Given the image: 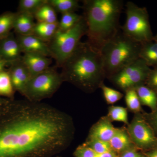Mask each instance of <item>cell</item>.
<instances>
[{
    "mask_svg": "<svg viewBox=\"0 0 157 157\" xmlns=\"http://www.w3.org/2000/svg\"><path fill=\"white\" fill-rule=\"evenodd\" d=\"M75 133L73 118L49 104L27 99L0 104V157H54Z\"/></svg>",
    "mask_w": 157,
    "mask_h": 157,
    "instance_id": "6da1fadb",
    "label": "cell"
},
{
    "mask_svg": "<svg viewBox=\"0 0 157 157\" xmlns=\"http://www.w3.org/2000/svg\"><path fill=\"white\" fill-rule=\"evenodd\" d=\"M61 68L64 82L86 94L95 92L107 78L101 52L87 42H80Z\"/></svg>",
    "mask_w": 157,
    "mask_h": 157,
    "instance_id": "7a4b0ae2",
    "label": "cell"
},
{
    "mask_svg": "<svg viewBox=\"0 0 157 157\" xmlns=\"http://www.w3.org/2000/svg\"><path fill=\"white\" fill-rule=\"evenodd\" d=\"M84 17L87 42L100 51L121 30L119 20L123 9L122 0H85Z\"/></svg>",
    "mask_w": 157,
    "mask_h": 157,
    "instance_id": "3957f363",
    "label": "cell"
},
{
    "mask_svg": "<svg viewBox=\"0 0 157 157\" xmlns=\"http://www.w3.org/2000/svg\"><path fill=\"white\" fill-rule=\"evenodd\" d=\"M141 45L124 35L121 29L100 51L106 78L139 58Z\"/></svg>",
    "mask_w": 157,
    "mask_h": 157,
    "instance_id": "277c9868",
    "label": "cell"
},
{
    "mask_svg": "<svg viewBox=\"0 0 157 157\" xmlns=\"http://www.w3.org/2000/svg\"><path fill=\"white\" fill-rule=\"evenodd\" d=\"M87 30L86 21L83 16L74 27L69 30H58L48 44L51 57L55 60L58 67H61L66 60L73 53L81 42L82 37L86 35Z\"/></svg>",
    "mask_w": 157,
    "mask_h": 157,
    "instance_id": "5b68a950",
    "label": "cell"
},
{
    "mask_svg": "<svg viewBox=\"0 0 157 157\" xmlns=\"http://www.w3.org/2000/svg\"><path fill=\"white\" fill-rule=\"evenodd\" d=\"M126 7V20L121 28L123 33L141 44L152 40L154 36L146 8L138 7L132 2H128Z\"/></svg>",
    "mask_w": 157,
    "mask_h": 157,
    "instance_id": "8992f818",
    "label": "cell"
},
{
    "mask_svg": "<svg viewBox=\"0 0 157 157\" xmlns=\"http://www.w3.org/2000/svg\"><path fill=\"white\" fill-rule=\"evenodd\" d=\"M63 82L60 73L49 68L31 78L23 96L29 101L41 102L52 97Z\"/></svg>",
    "mask_w": 157,
    "mask_h": 157,
    "instance_id": "52a82bcc",
    "label": "cell"
},
{
    "mask_svg": "<svg viewBox=\"0 0 157 157\" xmlns=\"http://www.w3.org/2000/svg\"><path fill=\"white\" fill-rule=\"evenodd\" d=\"M151 70L146 63L139 58L107 79L124 93L127 90L145 84Z\"/></svg>",
    "mask_w": 157,
    "mask_h": 157,
    "instance_id": "ba28073f",
    "label": "cell"
},
{
    "mask_svg": "<svg viewBox=\"0 0 157 157\" xmlns=\"http://www.w3.org/2000/svg\"><path fill=\"white\" fill-rule=\"evenodd\" d=\"M127 130L135 146L147 152L157 147V137L142 113L134 114Z\"/></svg>",
    "mask_w": 157,
    "mask_h": 157,
    "instance_id": "9c48e42d",
    "label": "cell"
},
{
    "mask_svg": "<svg viewBox=\"0 0 157 157\" xmlns=\"http://www.w3.org/2000/svg\"><path fill=\"white\" fill-rule=\"evenodd\" d=\"M8 72L15 91L23 95L25 90L31 76L21 59L10 64Z\"/></svg>",
    "mask_w": 157,
    "mask_h": 157,
    "instance_id": "30bf717a",
    "label": "cell"
},
{
    "mask_svg": "<svg viewBox=\"0 0 157 157\" xmlns=\"http://www.w3.org/2000/svg\"><path fill=\"white\" fill-rule=\"evenodd\" d=\"M22 54L17 37L13 33L0 39V57L9 64L21 59Z\"/></svg>",
    "mask_w": 157,
    "mask_h": 157,
    "instance_id": "8fae6325",
    "label": "cell"
},
{
    "mask_svg": "<svg viewBox=\"0 0 157 157\" xmlns=\"http://www.w3.org/2000/svg\"><path fill=\"white\" fill-rule=\"evenodd\" d=\"M117 128L107 115L101 117L90 129L87 139H98L109 142L115 134Z\"/></svg>",
    "mask_w": 157,
    "mask_h": 157,
    "instance_id": "7c38bea8",
    "label": "cell"
},
{
    "mask_svg": "<svg viewBox=\"0 0 157 157\" xmlns=\"http://www.w3.org/2000/svg\"><path fill=\"white\" fill-rule=\"evenodd\" d=\"M20 45L23 54L39 53L45 56L51 57L48 44L33 35L16 36Z\"/></svg>",
    "mask_w": 157,
    "mask_h": 157,
    "instance_id": "4fadbf2b",
    "label": "cell"
},
{
    "mask_svg": "<svg viewBox=\"0 0 157 157\" xmlns=\"http://www.w3.org/2000/svg\"><path fill=\"white\" fill-rule=\"evenodd\" d=\"M21 59L28 69L31 78L48 70L52 63L48 57L39 53H24Z\"/></svg>",
    "mask_w": 157,
    "mask_h": 157,
    "instance_id": "5bb4252c",
    "label": "cell"
},
{
    "mask_svg": "<svg viewBox=\"0 0 157 157\" xmlns=\"http://www.w3.org/2000/svg\"><path fill=\"white\" fill-rule=\"evenodd\" d=\"M109 143L112 150L118 155L128 149L135 147L129 135L126 125L117 128L115 134Z\"/></svg>",
    "mask_w": 157,
    "mask_h": 157,
    "instance_id": "9a60e30c",
    "label": "cell"
},
{
    "mask_svg": "<svg viewBox=\"0 0 157 157\" xmlns=\"http://www.w3.org/2000/svg\"><path fill=\"white\" fill-rule=\"evenodd\" d=\"M32 14L16 12L14 24V29L16 34L21 36L33 35L36 23Z\"/></svg>",
    "mask_w": 157,
    "mask_h": 157,
    "instance_id": "2e32d148",
    "label": "cell"
},
{
    "mask_svg": "<svg viewBox=\"0 0 157 157\" xmlns=\"http://www.w3.org/2000/svg\"><path fill=\"white\" fill-rule=\"evenodd\" d=\"M141 106L149 107L151 111L157 107V93L145 84L140 85L135 88Z\"/></svg>",
    "mask_w": 157,
    "mask_h": 157,
    "instance_id": "e0dca14e",
    "label": "cell"
},
{
    "mask_svg": "<svg viewBox=\"0 0 157 157\" xmlns=\"http://www.w3.org/2000/svg\"><path fill=\"white\" fill-rule=\"evenodd\" d=\"M139 58L149 67L157 68V43L154 41L141 43Z\"/></svg>",
    "mask_w": 157,
    "mask_h": 157,
    "instance_id": "ac0fdd59",
    "label": "cell"
},
{
    "mask_svg": "<svg viewBox=\"0 0 157 157\" xmlns=\"http://www.w3.org/2000/svg\"><path fill=\"white\" fill-rule=\"evenodd\" d=\"M59 29V23L37 22L36 23L33 35L45 42H49Z\"/></svg>",
    "mask_w": 157,
    "mask_h": 157,
    "instance_id": "d6986e66",
    "label": "cell"
},
{
    "mask_svg": "<svg viewBox=\"0 0 157 157\" xmlns=\"http://www.w3.org/2000/svg\"><path fill=\"white\" fill-rule=\"evenodd\" d=\"M37 22L57 23H59L57 12L50 4L47 3L43 5L34 15Z\"/></svg>",
    "mask_w": 157,
    "mask_h": 157,
    "instance_id": "ffe728a7",
    "label": "cell"
},
{
    "mask_svg": "<svg viewBox=\"0 0 157 157\" xmlns=\"http://www.w3.org/2000/svg\"><path fill=\"white\" fill-rule=\"evenodd\" d=\"M48 2L57 12L62 14L75 12L80 8L78 1L76 0H48Z\"/></svg>",
    "mask_w": 157,
    "mask_h": 157,
    "instance_id": "44dd1931",
    "label": "cell"
},
{
    "mask_svg": "<svg viewBox=\"0 0 157 157\" xmlns=\"http://www.w3.org/2000/svg\"><path fill=\"white\" fill-rule=\"evenodd\" d=\"M124 93L125 101L128 110L134 114L144 112L135 88L127 90Z\"/></svg>",
    "mask_w": 157,
    "mask_h": 157,
    "instance_id": "7402d4cb",
    "label": "cell"
},
{
    "mask_svg": "<svg viewBox=\"0 0 157 157\" xmlns=\"http://www.w3.org/2000/svg\"><path fill=\"white\" fill-rule=\"evenodd\" d=\"M15 91L8 71L0 72V97L3 96L13 100Z\"/></svg>",
    "mask_w": 157,
    "mask_h": 157,
    "instance_id": "603a6c76",
    "label": "cell"
},
{
    "mask_svg": "<svg viewBox=\"0 0 157 157\" xmlns=\"http://www.w3.org/2000/svg\"><path fill=\"white\" fill-rule=\"evenodd\" d=\"M16 13L6 12L0 15V39H3L11 33L14 28V20Z\"/></svg>",
    "mask_w": 157,
    "mask_h": 157,
    "instance_id": "cb8c5ba5",
    "label": "cell"
},
{
    "mask_svg": "<svg viewBox=\"0 0 157 157\" xmlns=\"http://www.w3.org/2000/svg\"><path fill=\"white\" fill-rule=\"evenodd\" d=\"M107 116L111 121L121 122L126 126L129 124L128 109L126 107L111 105L108 108Z\"/></svg>",
    "mask_w": 157,
    "mask_h": 157,
    "instance_id": "d4e9b609",
    "label": "cell"
},
{
    "mask_svg": "<svg viewBox=\"0 0 157 157\" xmlns=\"http://www.w3.org/2000/svg\"><path fill=\"white\" fill-rule=\"evenodd\" d=\"M83 16L76 14L75 12H68L62 14L59 21V29L67 31L73 28L82 18Z\"/></svg>",
    "mask_w": 157,
    "mask_h": 157,
    "instance_id": "484cf974",
    "label": "cell"
},
{
    "mask_svg": "<svg viewBox=\"0 0 157 157\" xmlns=\"http://www.w3.org/2000/svg\"><path fill=\"white\" fill-rule=\"evenodd\" d=\"M47 0H21L18 5V12H24L33 15Z\"/></svg>",
    "mask_w": 157,
    "mask_h": 157,
    "instance_id": "4316f807",
    "label": "cell"
},
{
    "mask_svg": "<svg viewBox=\"0 0 157 157\" xmlns=\"http://www.w3.org/2000/svg\"><path fill=\"white\" fill-rule=\"evenodd\" d=\"M103 92L104 99L107 104L112 105L120 101L124 96V94L119 91L107 86L104 83L100 86Z\"/></svg>",
    "mask_w": 157,
    "mask_h": 157,
    "instance_id": "83f0119b",
    "label": "cell"
},
{
    "mask_svg": "<svg viewBox=\"0 0 157 157\" xmlns=\"http://www.w3.org/2000/svg\"><path fill=\"white\" fill-rule=\"evenodd\" d=\"M84 143L98 154L112 150L109 142L98 139H86Z\"/></svg>",
    "mask_w": 157,
    "mask_h": 157,
    "instance_id": "f1b7e54d",
    "label": "cell"
},
{
    "mask_svg": "<svg viewBox=\"0 0 157 157\" xmlns=\"http://www.w3.org/2000/svg\"><path fill=\"white\" fill-rule=\"evenodd\" d=\"M75 157H98V154L84 143L76 147L73 152Z\"/></svg>",
    "mask_w": 157,
    "mask_h": 157,
    "instance_id": "f546056e",
    "label": "cell"
},
{
    "mask_svg": "<svg viewBox=\"0 0 157 157\" xmlns=\"http://www.w3.org/2000/svg\"><path fill=\"white\" fill-rule=\"evenodd\" d=\"M144 117L151 127L157 137V107L154 111L142 113Z\"/></svg>",
    "mask_w": 157,
    "mask_h": 157,
    "instance_id": "4dcf8cb0",
    "label": "cell"
},
{
    "mask_svg": "<svg viewBox=\"0 0 157 157\" xmlns=\"http://www.w3.org/2000/svg\"><path fill=\"white\" fill-rule=\"evenodd\" d=\"M145 85L157 93V68L151 70L145 82Z\"/></svg>",
    "mask_w": 157,
    "mask_h": 157,
    "instance_id": "1f68e13d",
    "label": "cell"
},
{
    "mask_svg": "<svg viewBox=\"0 0 157 157\" xmlns=\"http://www.w3.org/2000/svg\"><path fill=\"white\" fill-rule=\"evenodd\" d=\"M118 155V157H146L145 152L141 151L135 147L125 151Z\"/></svg>",
    "mask_w": 157,
    "mask_h": 157,
    "instance_id": "d6a6232c",
    "label": "cell"
},
{
    "mask_svg": "<svg viewBox=\"0 0 157 157\" xmlns=\"http://www.w3.org/2000/svg\"><path fill=\"white\" fill-rule=\"evenodd\" d=\"M119 155L115 152L111 150L110 151L101 154H98V157H118Z\"/></svg>",
    "mask_w": 157,
    "mask_h": 157,
    "instance_id": "836d02e7",
    "label": "cell"
},
{
    "mask_svg": "<svg viewBox=\"0 0 157 157\" xmlns=\"http://www.w3.org/2000/svg\"><path fill=\"white\" fill-rule=\"evenodd\" d=\"M146 157H157V147L145 152Z\"/></svg>",
    "mask_w": 157,
    "mask_h": 157,
    "instance_id": "e575fe53",
    "label": "cell"
},
{
    "mask_svg": "<svg viewBox=\"0 0 157 157\" xmlns=\"http://www.w3.org/2000/svg\"><path fill=\"white\" fill-rule=\"evenodd\" d=\"M9 64L7 62L0 57V72L5 70V68L7 65Z\"/></svg>",
    "mask_w": 157,
    "mask_h": 157,
    "instance_id": "d590c367",
    "label": "cell"
},
{
    "mask_svg": "<svg viewBox=\"0 0 157 157\" xmlns=\"http://www.w3.org/2000/svg\"><path fill=\"white\" fill-rule=\"evenodd\" d=\"M153 40H154V41L157 43V33L155 36H154L153 38Z\"/></svg>",
    "mask_w": 157,
    "mask_h": 157,
    "instance_id": "8d00e7d4",
    "label": "cell"
},
{
    "mask_svg": "<svg viewBox=\"0 0 157 157\" xmlns=\"http://www.w3.org/2000/svg\"><path fill=\"white\" fill-rule=\"evenodd\" d=\"M6 99H3V98H1V97H0V104L3 103V102L6 101Z\"/></svg>",
    "mask_w": 157,
    "mask_h": 157,
    "instance_id": "74e56055",
    "label": "cell"
},
{
    "mask_svg": "<svg viewBox=\"0 0 157 157\" xmlns=\"http://www.w3.org/2000/svg\"><path fill=\"white\" fill-rule=\"evenodd\" d=\"M54 157H62L61 156H59V155H57L56 156Z\"/></svg>",
    "mask_w": 157,
    "mask_h": 157,
    "instance_id": "f35d334b",
    "label": "cell"
},
{
    "mask_svg": "<svg viewBox=\"0 0 157 157\" xmlns=\"http://www.w3.org/2000/svg\"><path fill=\"white\" fill-rule=\"evenodd\" d=\"M2 103H1V104H2Z\"/></svg>",
    "mask_w": 157,
    "mask_h": 157,
    "instance_id": "ab89813d",
    "label": "cell"
}]
</instances>
